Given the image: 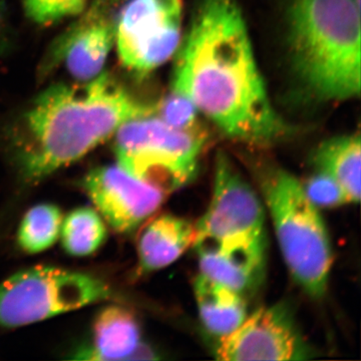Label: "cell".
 Instances as JSON below:
<instances>
[{
	"label": "cell",
	"mask_w": 361,
	"mask_h": 361,
	"mask_svg": "<svg viewBox=\"0 0 361 361\" xmlns=\"http://www.w3.org/2000/svg\"><path fill=\"white\" fill-rule=\"evenodd\" d=\"M173 92L240 142L267 146L288 133L270 103L236 0H201L180 45Z\"/></svg>",
	"instance_id": "obj_1"
},
{
	"label": "cell",
	"mask_w": 361,
	"mask_h": 361,
	"mask_svg": "<svg viewBox=\"0 0 361 361\" xmlns=\"http://www.w3.org/2000/svg\"><path fill=\"white\" fill-rule=\"evenodd\" d=\"M113 77L56 85L26 111L18 137V160L26 179L40 180L108 141L123 123L155 115Z\"/></svg>",
	"instance_id": "obj_2"
},
{
	"label": "cell",
	"mask_w": 361,
	"mask_h": 361,
	"mask_svg": "<svg viewBox=\"0 0 361 361\" xmlns=\"http://www.w3.org/2000/svg\"><path fill=\"white\" fill-rule=\"evenodd\" d=\"M360 0H294L292 59L306 87L324 101L360 92Z\"/></svg>",
	"instance_id": "obj_3"
},
{
	"label": "cell",
	"mask_w": 361,
	"mask_h": 361,
	"mask_svg": "<svg viewBox=\"0 0 361 361\" xmlns=\"http://www.w3.org/2000/svg\"><path fill=\"white\" fill-rule=\"evenodd\" d=\"M280 250L291 276L308 295L322 298L334 263L326 226L302 183L287 171L270 168L260 177Z\"/></svg>",
	"instance_id": "obj_4"
},
{
	"label": "cell",
	"mask_w": 361,
	"mask_h": 361,
	"mask_svg": "<svg viewBox=\"0 0 361 361\" xmlns=\"http://www.w3.org/2000/svg\"><path fill=\"white\" fill-rule=\"evenodd\" d=\"M202 146L201 132L175 129L156 114L133 118L115 135L118 165L164 194L193 180Z\"/></svg>",
	"instance_id": "obj_5"
},
{
	"label": "cell",
	"mask_w": 361,
	"mask_h": 361,
	"mask_svg": "<svg viewBox=\"0 0 361 361\" xmlns=\"http://www.w3.org/2000/svg\"><path fill=\"white\" fill-rule=\"evenodd\" d=\"M111 296L99 278L51 266L16 273L0 284V326H23Z\"/></svg>",
	"instance_id": "obj_6"
},
{
	"label": "cell",
	"mask_w": 361,
	"mask_h": 361,
	"mask_svg": "<svg viewBox=\"0 0 361 361\" xmlns=\"http://www.w3.org/2000/svg\"><path fill=\"white\" fill-rule=\"evenodd\" d=\"M180 0H130L116 21V51L126 68L147 73L164 65L180 42Z\"/></svg>",
	"instance_id": "obj_7"
},
{
	"label": "cell",
	"mask_w": 361,
	"mask_h": 361,
	"mask_svg": "<svg viewBox=\"0 0 361 361\" xmlns=\"http://www.w3.org/2000/svg\"><path fill=\"white\" fill-rule=\"evenodd\" d=\"M218 360L288 361L308 360L310 346L286 306L273 305L247 316L238 329L219 339Z\"/></svg>",
	"instance_id": "obj_8"
},
{
	"label": "cell",
	"mask_w": 361,
	"mask_h": 361,
	"mask_svg": "<svg viewBox=\"0 0 361 361\" xmlns=\"http://www.w3.org/2000/svg\"><path fill=\"white\" fill-rule=\"evenodd\" d=\"M264 220L262 204L253 188L226 156H220L216 164L212 198L203 217L195 226V242L242 237L265 238Z\"/></svg>",
	"instance_id": "obj_9"
},
{
	"label": "cell",
	"mask_w": 361,
	"mask_h": 361,
	"mask_svg": "<svg viewBox=\"0 0 361 361\" xmlns=\"http://www.w3.org/2000/svg\"><path fill=\"white\" fill-rule=\"evenodd\" d=\"M82 185L97 212L118 233L134 231L165 200L166 194L118 165L94 169Z\"/></svg>",
	"instance_id": "obj_10"
},
{
	"label": "cell",
	"mask_w": 361,
	"mask_h": 361,
	"mask_svg": "<svg viewBox=\"0 0 361 361\" xmlns=\"http://www.w3.org/2000/svg\"><path fill=\"white\" fill-rule=\"evenodd\" d=\"M116 0H96L59 39L54 59L78 82L101 75L116 42Z\"/></svg>",
	"instance_id": "obj_11"
},
{
	"label": "cell",
	"mask_w": 361,
	"mask_h": 361,
	"mask_svg": "<svg viewBox=\"0 0 361 361\" xmlns=\"http://www.w3.org/2000/svg\"><path fill=\"white\" fill-rule=\"evenodd\" d=\"M265 238L242 237L202 240L194 247L201 274L244 294L262 279L265 266Z\"/></svg>",
	"instance_id": "obj_12"
},
{
	"label": "cell",
	"mask_w": 361,
	"mask_h": 361,
	"mask_svg": "<svg viewBox=\"0 0 361 361\" xmlns=\"http://www.w3.org/2000/svg\"><path fill=\"white\" fill-rule=\"evenodd\" d=\"M196 227L173 215H161L145 226L137 241L140 269L153 272L173 264L194 245Z\"/></svg>",
	"instance_id": "obj_13"
},
{
	"label": "cell",
	"mask_w": 361,
	"mask_h": 361,
	"mask_svg": "<svg viewBox=\"0 0 361 361\" xmlns=\"http://www.w3.org/2000/svg\"><path fill=\"white\" fill-rule=\"evenodd\" d=\"M141 331L135 315L120 305L99 311L92 327V345L78 353V358L92 360H129L137 353Z\"/></svg>",
	"instance_id": "obj_14"
},
{
	"label": "cell",
	"mask_w": 361,
	"mask_h": 361,
	"mask_svg": "<svg viewBox=\"0 0 361 361\" xmlns=\"http://www.w3.org/2000/svg\"><path fill=\"white\" fill-rule=\"evenodd\" d=\"M194 294L204 326L219 339L238 329L247 317L243 294L201 273L195 279Z\"/></svg>",
	"instance_id": "obj_15"
},
{
	"label": "cell",
	"mask_w": 361,
	"mask_h": 361,
	"mask_svg": "<svg viewBox=\"0 0 361 361\" xmlns=\"http://www.w3.org/2000/svg\"><path fill=\"white\" fill-rule=\"evenodd\" d=\"M313 163L318 172L332 178L350 203L360 200L361 142L360 134L334 137L316 149Z\"/></svg>",
	"instance_id": "obj_16"
},
{
	"label": "cell",
	"mask_w": 361,
	"mask_h": 361,
	"mask_svg": "<svg viewBox=\"0 0 361 361\" xmlns=\"http://www.w3.org/2000/svg\"><path fill=\"white\" fill-rule=\"evenodd\" d=\"M59 236L66 253L75 257H85L103 246L106 227L97 210L82 207L71 211L63 220Z\"/></svg>",
	"instance_id": "obj_17"
},
{
	"label": "cell",
	"mask_w": 361,
	"mask_h": 361,
	"mask_svg": "<svg viewBox=\"0 0 361 361\" xmlns=\"http://www.w3.org/2000/svg\"><path fill=\"white\" fill-rule=\"evenodd\" d=\"M63 214L52 204H39L26 212L18 232V245L26 253L51 248L61 234Z\"/></svg>",
	"instance_id": "obj_18"
},
{
	"label": "cell",
	"mask_w": 361,
	"mask_h": 361,
	"mask_svg": "<svg viewBox=\"0 0 361 361\" xmlns=\"http://www.w3.org/2000/svg\"><path fill=\"white\" fill-rule=\"evenodd\" d=\"M87 0H23L28 18L37 25L56 21L84 13Z\"/></svg>",
	"instance_id": "obj_19"
},
{
	"label": "cell",
	"mask_w": 361,
	"mask_h": 361,
	"mask_svg": "<svg viewBox=\"0 0 361 361\" xmlns=\"http://www.w3.org/2000/svg\"><path fill=\"white\" fill-rule=\"evenodd\" d=\"M198 110L186 97L173 92L157 104L156 116L175 129L200 132L197 127Z\"/></svg>",
	"instance_id": "obj_20"
},
{
	"label": "cell",
	"mask_w": 361,
	"mask_h": 361,
	"mask_svg": "<svg viewBox=\"0 0 361 361\" xmlns=\"http://www.w3.org/2000/svg\"><path fill=\"white\" fill-rule=\"evenodd\" d=\"M305 194L317 208H334L350 203L341 186L324 173L314 175L302 183Z\"/></svg>",
	"instance_id": "obj_21"
},
{
	"label": "cell",
	"mask_w": 361,
	"mask_h": 361,
	"mask_svg": "<svg viewBox=\"0 0 361 361\" xmlns=\"http://www.w3.org/2000/svg\"><path fill=\"white\" fill-rule=\"evenodd\" d=\"M2 32H4V18H2L1 7H0V42H1Z\"/></svg>",
	"instance_id": "obj_22"
}]
</instances>
